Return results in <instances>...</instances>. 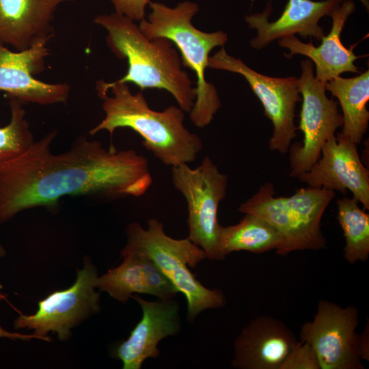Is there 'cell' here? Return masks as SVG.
I'll return each mask as SVG.
<instances>
[{
  "mask_svg": "<svg viewBox=\"0 0 369 369\" xmlns=\"http://www.w3.org/2000/svg\"><path fill=\"white\" fill-rule=\"evenodd\" d=\"M57 131L0 164V224L23 210L55 207L66 196L113 200L140 197L152 183L148 159L134 150L108 149L85 136L51 152Z\"/></svg>",
  "mask_w": 369,
  "mask_h": 369,
  "instance_id": "obj_1",
  "label": "cell"
},
{
  "mask_svg": "<svg viewBox=\"0 0 369 369\" xmlns=\"http://www.w3.org/2000/svg\"><path fill=\"white\" fill-rule=\"evenodd\" d=\"M96 89L103 100L105 115L89 131L90 135L107 131L113 136L117 128H128L141 137L143 146L166 165L189 164L197 159L202 141L184 126V111L179 106L154 111L141 92L133 94L125 83L101 79Z\"/></svg>",
  "mask_w": 369,
  "mask_h": 369,
  "instance_id": "obj_2",
  "label": "cell"
},
{
  "mask_svg": "<svg viewBox=\"0 0 369 369\" xmlns=\"http://www.w3.org/2000/svg\"><path fill=\"white\" fill-rule=\"evenodd\" d=\"M94 23L107 31L106 42L112 53L127 59L126 74L115 81L133 83L141 90H164L184 112H190L195 87L182 70L180 55L171 40L164 37L148 38L133 20L115 12L97 16Z\"/></svg>",
  "mask_w": 369,
  "mask_h": 369,
  "instance_id": "obj_3",
  "label": "cell"
},
{
  "mask_svg": "<svg viewBox=\"0 0 369 369\" xmlns=\"http://www.w3.org/2000/svg\"><path fill=\"white\" fill-rule=\"evenodd\" d=\"M149 5L151 12L148 20L140 21L139 29L149 39L164 37L171 40L180 53L183 66L195 72V99L189 118L195 126L205 127L221 107L217 89L205 77L209 53L223 46L228 35L222 31L204 32L193 26L192 18L200 9L196 3L184 1L171 8L151 1Z\"/></svg>",
  "mask_w": 369,
  "mask_h": 369,
  "instance_id": "obj_4",
  "label": "cell"
},
{
  "mask_svg": "<svg viewBox=\"0 0 369 369\" xmlns=\"http://www.w3.org/2000/svg\"><path fill=\"white\" fill-rule=\"evenodd\" d=\"M127 242L121 254L137 252L150 258L187 301V318L193 321L202 311L222 308L226 304L223 293L218 289L204 286L189 267H195L206 258L204 250L188 237L173 238L166 234L163 223L152 218L145 229L137 222L126 230Z\"/></svg>",
  "mask_w": 369,
  "mask_h": 369,
  "instance_id": "obj_5",
  "label": "cell"
},
{
  "mask_svg": "<svg viewBox=\"0 0 369 369\" xmlns=\"http://www.w3.org/2000/svg\"><path fill=\"white\" fill-rule=\"evenodd\" d=\"M334 196L333 191L309 187L299 189L288 197H275L274 185L266 182L238 209L273 226L282 237V243L275 251L285 256L295 251L326 247L320 222Z\"/></svg>",
  "mask_w": 369,
  "mask_h": 369,
  "instance_id": "obj_6",
  "label": "cell"
},
{
  "mask_svg": "<svg viewBox=\"0 0 369 369\" xmlns=\"http://www.w3.org/2000/svg\"><path fill=\"white\" fill-rule=\"evenodd\" d=\"M172 181L184 197L188 210V238L210 260L224 258L220 248V202L225 198L228 176L208 157L195 168L189 164L172 167Z\"/></svg>",
  "mask_w": 369,
  "mask_h": 369,
  "instance_id": "obj_7",
  "label": "cell"
},
{
  "mask_svg": "<svg viewBox=\"0 0 369 369\" xmlns=\"http://www.w3.org/2000/svg\"><path fill=\"white\" fill-rule=\"evenodd\" d=\"M207 67L235 72L245 79L262 103L264 114L272 122L270 150L283 154L288 152L292 140L297 135L295 109L297 104L301 100L299 79L271 77L260 74L247 66L242 59L228 54L223 46L209 57Z\"/></svg>",
  "mask_w": 369,
  "mask_h": 369,
  "instance_id": "obj_8",
  "label": "cell"
},
{
  "mask_svg": "<svg viewBox=\"0 0 369 369\" xmlns=\"http://www.w3.org/2000/svg\"><path fill=\"white\" fill-rule=\"evenodd\" d=\"M301 68L298 79L302 105L299 129L303 139L302 144L296 143L289 148V176L297 178L318 161L324 144L343 124L338 103L327 97L325 84L315 77L312 62L302 60Z\"/></svg>",
  "mask_w": 369,
  "mask_h": 369,
  "instance_id": "obj_9",
  "label": "cell"
},
{
  "mask_svg": "<svg viewBox=\"0 0 369 369\" xmlns=\"http://www.w3.org/2000/svg\"><path fill=\"white\" fill-rule=\"evenodd\" d=\"M97 277L96 267L86 259L70 287L40 300L34 314H20L14 320V328L31 329L45 341H51L49 331L57 333L60 340L68 339L72 327L100 309L99 292L95 290Z\"/></svg>",
  "mask_w": 369,
  "mask_h": 369,
  "instance_id": "obj_10",
  "label": "cell"
},
{
  "mask_svg": "<svg viewBox=\"0 0 369 369\" xmlns=\"http://www.w3.org/2000/svg\"><path fill=\"white\" fill-rule=\"evenodd\" d=\"M358 310L354 305L342 308L320 300L312 321L300 330L301 342L314 351L320 369H364L358 335Z\"/></svg>",
  "mask_w": 369,
  "mask_h": 369,
  "instance_id": "obj_11",
  "label": "cell"
},
{
  "mask_svg": "<svg viewBox=\"0 0 369 369\" xmlns=\"http://www.w3.org/2000/svg\"><path fill=\"white\" fill-rule=\"evenodd\" d=\"M51 39H41L20 51L0 44V91L23 104L49 105L67 101L70 92L67 83H49L34 77L45 68Z\"/></svg>",
  "mask_w": 369,
  "mask_h": 369,
  "instance_id": "obj_12",
  "label": "cell"
},
{
  "mask_svg": "<svg viewBox=\"0 0 369 369\" xmlns=\"http://www.w3.org/2000/svg\"><path fill=\"white\" fill-rule=\"evenodd\" d=\"M357 144L339 133L324 144L320 158L299 176L309 187L325 188L353 197L369 209V171L362 163Z\"/></svg>",
  "mask_w": 369,
  "mask_h": 369,
  "instance_id": "obj_13",
  "label": "cell"
},
{
  "mask_svg": "<svg viewBox=\"0 0 369 369\" xmlns=\"http://www.w3.org/2000/svg\"><path fill=\"white\" fill-rule=\"evenodd\" d=\"M131 298L139 304L142 317L114 355L122 361L123 369H140L146 359L159 355L161 340L179 331V306L174 299L149 301L138 295Z\"/></svg>",
  "mask_w": 369,
  "mask_h": 369,
  "instance_id": "obj_14",
  "label": "cell"
},
{
  "mask_svg": "<svg viewBox=\"0 0 369 369\" xmlns=\"http://www.w3.org/2000/svg\"><path fill=\"white\" fill-rule=\"evenodd\" d=\"M344 0H288L281 16L270 22L272 12L269 1L262 13L246 16L245 21L257 35L250 41L255 49H262L272 42L298 33L303 38L308 37L321 40L325 36L323 28L319 25L320 19L330 14Z\"/></svg>",
  "mask_w": 369,
  "mask_h": 369,
  "instance_id": "obj_15",
  "label": "cell"
},
{
  "mask_svg": "<svg viewBox=\"0 0 369 369\" xmlns=\"http://www.w3.org/2000/svg\"><path fill=\"white\" fill-rule=\"evenodd\" d=\"M297 342L281 320L270 316H258L236 338L232 365L240 369H282Z\"/></svg>",
  "mask_w": 369,
  "mask_h": 369,
  "instance_id": "obj_16",
  "label": "cell"
},
{
  "mask_svg": "<svg viewBox=\"0 0 369 369\" xmlns=\"http://www.w3.org/2000/svg\"><path fill=\"white\" fill-rule=\"evenodd\" d=\"M355 10L352 0H344L332 11L329 15L332 18L330 32L322 38L319 46H314L312 41L302 42L295 36L278 40L281 47L289 50V53L284 56L291 58L295 55H301L308 57L315 65V77L324 84L344 72L360 73L354 64L360 57L353 53L355 45L347 49L340 40L345 23Z\"/></svg>",
  "mask_w": 369,
  "mask_h": 369,
  "instance_id": "obj_17",
  "label": "cell"
},
{
  "mask_svg": "<svg viewBox=\"0 0 369 369\" xmlns=\"http://www.w3.org/2000/svg\"><path fill=\"white\" fill-rule=\"evenodd\" d=\"M124 258L118 266L97 277L96 287L114 299L124 303L134 294H146L158 299H174L177 290L156 264L146 256L121 254Z\"/></svg>",
  "mask_w": 369,
  "mask_h": 369,
  "instance_id": "obj_18",
  "label": "cell"
},
{
  "mask_svg": "<svg viewBox=\"0 0 369 369\" xmlns=\"http://www.w3.org/2000/svg\"><path fill=\"white\" fill-rule=\"evenodd\" d=\"M74 0H0V44L17 51L54 35L51 23L59 6Z\"/></svg>",
  "mask_w": 369,
  "mask_h": 369,
  "instance_id": "obj_19",
  "label": "cell"
},
{
  "mask_svg": "<svg viewBox=\"0 0 369 369\" xmlns=\"http://www.w3.org/2000/svg\"><path fill=\"white\" fill-rule=\"evenodd\" d=\"M325 90L337 98L342 111V135L356 144L362 141L368 127L369 70L351 78L336 77L325 84Z\"/></svg>",
  "mask_w": 369,
  "mask_h": 369,
  "instance_id": "obj_20",
  "label": "cell"
},
{
  "mask_svg": "<svg viewBox=\"0 0 369 369\" xmlns=\"http://www.w3.org/2000/svg\"><path fill=\"white\" fill-rule=\"evenodd\" d=\"M282 243L279 232L253 214L246 213L238 223L221 229L220 248L224 258L234 251L262 254L276 250Z\"/></svg>",
  "mask_w": 369,
  "mask_h": 369,
  "instance_id": "obj_21",
  "label": "cell"
},
{
  "mask_svg": "<svg viewBox=\"0 0 369 369\" xmlns=\"http://www.w3.org/2000/svg\"><path fill=\"white\" fill-rule=\"evenodd\" d=\"M337 219L345 238L344 257L350 264L366 262L369 257V215L353 197L336 201Z\"/></svg>",
  "mask_w": 369,
  "mask_h": 369,
  "instance_id": "obj_22",
  "label": "cell"
},
{
  "mask_svg": "<svg viewBox=\"0 0 369 369\" xmlns=\"http://www.w3.org/2000/svg\"><path fill=\"white\" fill-rule=\"evenodd\" d=\"M9 105L10 121L0 127V164L20 155L35 141L24 104L16 98H9Z\"/></svg>",
  "mask_w": 369,
  "mask_h": 369,
  "instance_id": "obj_23",
  "label": "cell"
},
{
  "mask_svg": "<svg viewBox=\"0 0 369 369\" xmlns=\"http://www.w3.org/2000/svg\"><path fill=\"white\" fill-rule=\"evenodd\" d=\"M282 369H320L317 356L306 342H297Z\"/></svg>",
  "mask_w": 369,
  "mask_h": 369,
  "instance_id": "obj_24",
  "label": "cell"
},
{
  "mask_svg": "<svg viewBox=\"0 0 369 369\" xmlns=\"http://www.w3.org/2000/svg\"><path fill=\"white\" fill-rule=\"evenodd\" d=\"M115 12L122 14L133 21L145 18L146 7L150 0H109Z\"/></svg>",
  "mask_w": 369,
  "mask_h": 369,
  "instance_id": "obj_25",
  "label": "cell"
},
{
  "mask_svg": "<svg viewBox=\"0 0 369 369\" xmlns=\"http://www.w3.org/2000/svg\"><path fill=\"white\" fill-rule=\"evenodd\" d=\"M6 295L2 292V286L0 284V301L5 298ZM8 338L11 340H30L31 339L42 340L39 336L34 333L31 334H23L17 332H10L5 330L0 325V338Z\"/></svg>",
  "mask_w": 369,
  "mask_h": 369,
  "instance_id": "obj_26",
  "label": "cell"
},
{
  "mask_svg": "<svg viewBox=\"0 0 369 369\" xmlns=\"http://www.w3.org/2000/svg\"><path fill=\"white\" fill-rule=\"evenodd\" d=\"M359 353L361 359L368 360V323L362 333L358 335Z\"/></svg>",
  "mask_w": 369,
  "mask_h": 369,
  "instance_id": "obj_27",
  "label": "cell"
},
{
  "mask_svg": "<svg viewBox=\"0 0 369 369\" xmlns=\"http://www.w3.org/2000/svg\"><path fill=\"white\" fill-rule=\"evenodd\" d=\"M5 255V250L3 245L0 243V257H4Z\"/></svg>",
  "mask_w": 369,
  "mask_h": 369,
  "instance_id": "obj_28",
  "label": "cell"
},
{
  "mask_svg": "<svg viewBox=\"0 0 369 369\" xmlns=\"http://www.w3.org/2000/svg\"><path fill=\"white\" fill-rule=\"evenodd\" d=\"M359 1L366 7L367 10H368V8H369V0H359Z\"/></svg>",
  "mask_w": 369,
  "mask_h": 369,
  "instance_id": "obj_29",
  "label": "cell"
}]
</instances>
